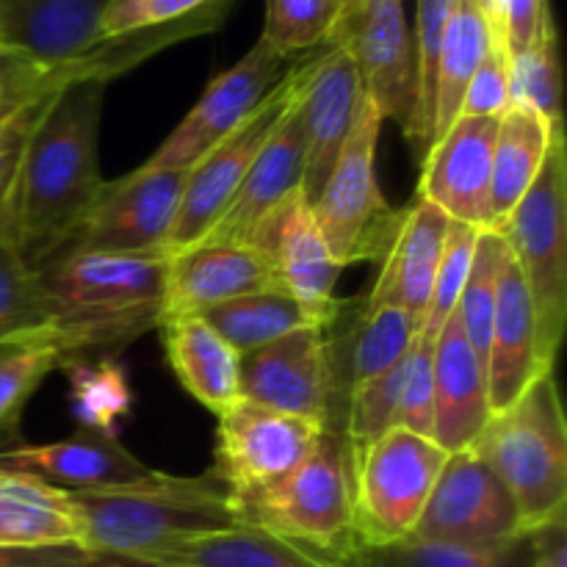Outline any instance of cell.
<instances>
[{
	"mask_svg": "<svg viewBox=\"0 0 567 567\" xmlns=\"http://www.w3.org/2000/svg\"><path fill=\"white\" fill-rule=\"evenodd\" d=\"M105 83H72L42 105L28 131L9 199L0 214V241L31 269L70 244L97 194L100 122Z\"/></svg>",
	"mask_w": 567,
	"mask_h": 567,
	"instance_id": "obj_1",
	"label": "cell"
},
{
	"mask_svg": "<svg viewBox=\"0 0 567 567\" xmlns=\"http://www.w3.org/2000/svg\"><path fill=\"white\" fill-rule=\"evenodd\" d=\"M166 252H111L64 247L37 269L53 308L48 336L66 365L89 354L114 352L158 330L164 305Z\"/></svg>",
	"mask_w": 567,
	"mask_h": 567,
	"instance_id": "obj_2",
	"label": "cell"
},
{
	"mask_svg": "<svg viewBox=\"0 0 567 567\" xmlns=\"http://www.w3.org/2000/svg\"><path fill=\"white\" fill-rule=\"evenodd\" d=\"M66 504L78 543L100 559H142L186 537L244 524L230 487L214 471L199 476L155 471L136 485L66 493Z\"/></svg>",
	"mask_w": 567,
	"mask_h": 567,
	"instance_id": "obj_3",
	"label": "cell"
},
{
	"mask_svg": "<svg viewBox=\"0 0 567 567\" xmlns=\"http://www.w3.org/2000/svg\"><path fill=\"white\" fill-rule=\"evenodd\" d=\"M471 449L513 493L526 537L565 518L567 424L554 371L537 377L502 413H493Z\"/></svg>",
	"mask_w": 567,
	"mask_h": 567,
	"instance_id": "obj_4",
	"label": "cell"
},
{
	"mask_svg": "<svg viewBox=\"0 0 567 567\" xmlns=\"http://www.w3.org/2000/svg\"><path fill=\"white\" fill-rule=\"evenodd\" d=\"M236 509L244 524L352 557L360 548L354 535L352 449L343 435L324 430L291 474L266 491L236 498Z\"/></svg>",
	"mask_w": 567,
	"mask_h": 567,
	"instance_id": "obj_5",
	"label": "cell"
},
{
	"mask_svg": "<svg viewBox=\"0 0 567 567\" xmlns=\"http://www.w3.org/2000/svg\"><path fill=\"white\" fill-rule=\"evenodd\" d=\"M496 233L507 241L529 288L537 327V354L554 371L567 321V150L554 138L540 175Z\"/></svg>",
	"mask_w": 567,
	"mask_h": 567,
	"instance_id": "obj_6",
	"label": "cell"
},
{
	"mask_svg": "<svg viewBox=\"0 0 567 567\" xmlns=\"http://www.w3.org/2000/svg\"><path fill=\"white\" fill-rule=\"evenodd\" d=\"M382 114L369 94H360L358 116L347 144L310 203L313 219L341 269L354 264H380L391 247L402 208H393L377 181V142Z\"/></svg>",
	"mask_w": 567,
	"mask_h": 567,
	"instance_id": "obj_7",
	"label": "cell"
},
{
	"mask_svg": "<svg viewBox=\"0 0 567 567\" xmlns=\"http://www.w3.org/2000/svg\"><path fill=\"white\" fill-rule=\"evenodd\" d=\"M449 454L415 432H391L352 457L354 535L365 548L413 537Z\"/></svg>",
	"mask_w": 567,
	"mask_h": 567,
	"instance_id": "obj_8",
	"label": "cell"
},
{
	"mask_svg": "<svg viewBox=\"0 0 567 567\" xmlns=\"http://www.w3.org/2000/svg\"><path fill=\"white\" fill-rule=\"evenodd\" d=\"M327 44L354 61L363 92L374 100L382 120H393L408 136L415 109V64L404 0H341Z\"/></svg>",
	"mask_w": 567,
	"mask_h": 567,
	"instance_id": "obj_9",
	"label": "cell"
},
{
	"mask_svg": "<svg viewBox=\"0 0 567 567\" xmlns=\"http://www.w3.org/2000/svg\"><path fill=\"white\" fill-rule=\"evenodd\" d=\"M524 537L518 504L491 465L474 449L449 454L413 540L487 548Z\"/></svg>",
	"mask_w": 567,
	"mask_h": 567,
	"instance_id": "obj_10",
	"label": "cell"
},
{
	"mask_svg": "<svg viewBox=\"0 0 567 567\" xmlns=\"http://www.w3.org/2000/svg\"><path fill=\"white\" fill-rule=\"evenodd\" d=\"M188 169H138L100 183L66 247L166 252Z\"/></svg>",
	"mask_w": 567,
	"mask_h": 567,
	"instance_id": "obj_11",
	"label": "cell"
},
{
	"mask_svg": "<svg viewBox=\"0 0 567 567\" xmlns=\"http://www.w3.org/2000/svg\"><path fill=\"white\" fill-rule=\"evenodd\" d=\"M214 474L233 498L271 487L310 454L324 426L238 399L216 415Z\"/></svg>",
	"mask_w": 567,
	"mask_h": 567,
	"instance_id": "obj_12",
	"label": "cell"
},
{
	"mask_svg": "<svg viewBox=\"0 0 567 567\" xmlns=\"http://www.w3.org/2000/svg\"><path fill=\"white\" fill-rule=\"evenodd\" d=\"M293 94V61L280 78L275 89L264 97V103L236 127L227 138H221L208 155L197 161L186 172L181 208H177L175 225H172L166 255H177L194 247L205 233L214 227L221 210L233 199L236 188L241 186L244 175L249 172L252 161L258 158L260 147L271 136L275 125L280 122L288 100Z\"/></svg>",
	"mask_w": 567,
	"mask_h": 567,
	"instance_id": "obj_13",
	"label": "cell"
},
{
	"mask_svg": "<svg viewBox=\"0 0 567 567\" xmlns=\"http://www.w3.org/2000/svg\"><path fill=\"white\" fill-rule=\"evenodd\" d=\"M293 59L271 50L264 39L249 48L238 64L216 75L183 116L181 125L144 161L147 169H192L221 138L230 136L280 83Z\"/></svg>",
	"mask_w": 567,
	"mask_h": 567,
	"instance_id": "obj_14",
	"label": "cell"
},
{
	"mask_svg": "<svg viewBox=\"0 0 567 567\" xmlns=\"http://www.w3.org/2000/svg\"><path fill=\"white\" fill-rule=\"evenodd\" d=\"M360 72L341 48L324 44L297 59V105L305 138L302 194L313 203L324 188L358 116Z\"/></svg>",
	"mask_w": 567,
	"mask_h": 567,
	"instance_id": "obj_15",
	"label": "cell"
},
{
	"mask_svg": "<svg viewBox=\"0 0 567 567\" xmlns=\"http://www.w3.org/2000/svg\"><path fill=\"white\" fill-rule=\"evenodd\" d=\"M421 321L393 305H371L365 297L338 299L332 319L324 324L327 363H330L332 415L327 430L338 432L349 393L363 382L396 369L408 358Z\"/></svg>",
	"mask_w": 567,
	"mask_h": 567,
	"instance_id": "obj_16",
	"label": "cell"
},
{
	"mask_svg": "<svg viewBox=\"0 0 567 567\" xmlns=\"http://www.w3.org/2000/svg\"><path fill=\"white\" fill-rule=\"evenodd\" d=\"M238 391L247 402L308 419L327 430L332 415V385L324 324L297 330L241 354Z\"/></svg>",
	"mask_w": 567,
	"mask_h": 567,
	"instance_id": "obj_17",
	"label": "cell"
},
{
	"mask_svg": "<svg viewBox=\"0 0 567 567\" xmlns=\"http://www.w3.org/2000/svg\"><path fill=\"white\" fill-rule=\"evenodd\" d=\"M498 120L457 116L421 158L419 197L452 221L491 230V172Z\"/></svg>",
	"mask_w": 567,
	"mask_h": 567,
	"instance_id": "obj_18",
	"label": "cell"
},
{
	"mask_svg": "<svg viewBox=\"0 0 567 567\" xmlns=\"http://www.w3.org/2000/svg\"><path fill=\"white\" fill-rule=\"evenodd\" d=\"M297 59H293V94L282 111L280 122L260 147L258 158L252 161L227 208L221 210L214 227L197 244L249 247L266 216L280 208L288 197L302 192L305 138L297 105Z\"/></svg>",
	"mask_w": 567,
	"mask_h": 567,
	"instance_id": "obj_19",
	"label": "cell"
},
{
	"mask_svg": "<svg viewBox=\"0 0 567 567\" xmlns=\"http://www.w3.org/2000/svg\"><path fill=\"white\" fill-rule=\"evenodd\" d=\"M260 291H280L260 249L194 244L169 258L161 321L177 316H203L230 299Z\"/></svg>",
	"mask_w": 567,
	"mask_h": 567,
	"instance_id": "obj_20",
	"label": "cell"
},
{
	"mask_svg": "<svg viewBox=\"0 0 567 567\" xmlns=\"http://www.w3.org/2000/svg\"><path fill=\"white\" fill-rule=\"evenodd\" d=\"M109 0H0V59L48 70L100 42Z\"/></svg>",
	"mask_w": 567,
	"mask_h": 567,
	"instance_id": "obj_21",
	"label": "cell"
},
{
	"mask_svg": "<svg viewBox=\"0 0 567 567\" xmlns=\"http://www.w3.org/2000/svg\"><path fill=\"white\" fill-rule=\"evenodd\" d=\"M249 247L266 255L280 291L310 308H336V286L343 269L332 258L302 192L266 216Z\"/></svg>",
	"mask_w": 567,
	"mask_h": 567,
	"instance_id": "obj_22",
	"label": "cell"
},
{
	"mask_svg": "<svg viewBox=\"0 0 567 567\" xmlns=\"http://www.w3.org/2000/svg\"><path fill=\"white\" fill-rule=\"evenodd\" d=\"M0 468L53 485L66 493L111 491L150 480L153 468L133 457L114 435L81 430L55 443H20L0 452Z\"/></svg>",
	"mask_w": 567,
	"mask_h": 567,
	"instance_id": "obj_23",
	"label": "cell"
},
{
	"mask_svg": "<svg viewBox=\"0 0 567 567\" xmlns=\"http://www.w3.org/2000/svg\"><path fill=\"white\" fill-rule=\"evenodd\" d=\"M103 567H352V557L321 551L255 524L186 537L142 559H103Z\"/></svg>",
	"mask_w": 567,
	"mask_h": 567,
	"instance_id": "obj_24",
	"label": "cell"
},
{
	"mask_svg": "<svg viewBox=\"0 0 567 567\" xmlns=\"http://www.w3.org/2000/svg\"><path fill=\"white\" fill-rule=\"evenodd\" d=\"M446 230L449 216L419 194L408 205H402V221L385 258L380 260V275L374 286L363 291L365 302L402 308L424 324Z\"/></svg>",
	"mask_w": 567,
	"mask_h": 567,
	"instance_id": "obj_25",
	"label": "cell"
},
{
	"mask_svg": "<svg viewBox=\"0 0 567 567\" xmlns=\"http://www.w3.org/2000/svg\"><path fill=\"white\" fill-rule=\"evenodd\" d=\"M432 374H435L432 441L446 454L471 449L480 441L493 413L487 399V374L460 327L457 310L449 316L435 338Z\"/></svg>",
	"mask_w": 567,
	"mask_h": 567,
	"instance_id": "obj_26",
	"label": "cell"
},
{
	"mask_svg": "<svg viewBox=\"0 0 567 567\" xmlns=\"http://www.w3.org/2000/svg\"><path fill=\"white\" fill-rule=\"evenodd\" d=\"M546 371L537 354V327L529 288L507 247L502 275H498L496 319H493L491 349H487L491 413H502L504 408H509Z\"/></svg>",
	"mask_w": 567,
	"mask_h": 567,
	"instance_id": "obj_27",
	"label": "cell"
},
{
	"mask_svg": "<svg viewBox=\"0 0 567 567\" xmlns=\"http://www.w3.org/2000/svg\"><path fill=\"white\" fill-rule=\"evenodd\" d=\"M164 341L166 363L175 371L177 382L186 388L214 415L241 399L238 391V371L241 354L203 319V316H177L158 324Z\"/></svg>",
	"mask_w": 567,
	"mask_h": 567,
	"instance_id": "obj_28",
	"label": "cell"
},
{
	"mask_svg": "<svg viewBox=\"0 0 567 567\" xmlns=\"http://www.w3.org/2000/svg\"><path fill=\"white\" fill-rule=\"evenodd\" d=\"M559 133H565L563 125H551L526 109H507L498 116L491 172V230H498L529 192Z\"/></svg>",
	"mask_w": 567,
	"mask_h": 567,
	"instance_id": "obj_29",
	"label": "cell"
},
{
	"mask_svg": "<svg viewBox=\"0 0 567 567\" xmlns=\"http://www.w3.org/2000/svg\"><path fill=\"white\" fill-rule=\"evenodd\" d=\"M0 546H81L66 493L33 476L0 471Z\"/></svg>",
	"mask_w": 567,
	"mask_h": 567,
	"instance_id": "obj_30",
	"label": "cell"
},
{
	"mask_svg": "<svg viewBox=\"0 0 567 567\" xmlns=\"http://www.w3.org/2000/svg\"><path fill=\"white\" fill-rule=\"evenodd\" d=\"M338 308V302H336ZM336 308L319 310L299 302L286 291H260L247 297L230 299V302L210 308L203 319L236 349L238 354H247L252 349L266 347L271 341L291 336L308 327H321L332 319Z\"/></svg>",
	"mask_w": 567,
	"mask_h": 567,
	"instance_id": "obj_31",
	"label": "cell"
},
{
	"mask_svg": "<svg viewBox=\"0 0 567 567\" xmlns=\"http://www.w3.org/2000/svg\"><path fill=\"white\" fill-rule=\"evenodd\" d=\"M493 42V22L482 0H460L443 39L437 64L435 114H432V142L449 131L463 111L465 89L485 61Z\"/></svg>",
	"mask_w": 567,
	"mask_h": 567,
	"instance_id": "obj_32",
	"label": "cell"
},
{
	"mask_svg": "<svg viewBox=\"0 0 567 567\" xmlns=\"http://www.w3.org/2000/svg\"><path fill=\"white\" fill-rule=\"evenodd\" d=\"M529 537L487 548L410 537L391 546H360L352 554V567H529Z\"/></svg>",
	"mask_w": 567,
	"mask_h": 567,
	"instance_id": "obj_33",
	"label": "cell"
},
{
	"mask_svg": "<svg viewBox=\"0 0 567 567\" xmlns=\"http://www.w3.org/2000/svg\"><path fill=\"white\" fill-rule=\"evenodd\" d=\"M460 0H415L413 25V64H415V109L408 142L424 158L432 144V114H435L437 64H441L443 39Z\"/></svg>",
	"mask_w": 567,
	"mask_h": 567,
	"instance_id": "obj_34",
	"label": "cell"
},
{
	"mask_svg": "<svg viewBox=\"0 0 567 567\" xmlns=\"http://www.w3.org/2000/svg\"><path fill=\"white\" fill-rule=\"evenodd\" d=\"M55 369H66V354L48 332L0 343V437L14 435L28 399Z\"/></svg>",
	"mask_w": 567,
	"mask_h": 567,
	"instance_id": "obj_35",
	"label": "cell"
},
{
	"mask_svg": "<svg viewBox=\"0 0 567 567\" xmlns=\"http://www.w3.org/2000/svg\"><path fill=\"white\" fill-rule=\"evenodd\" d=\"M66 371H70V404L81 430L116 437V426L127 419L133 404L122 365L111 358H97L94 363L75 360L66 365Z\"/></svg>",
	"mask_w": 567,
	"mask_h": 567,
	"instance_id": "obj_36",
	"label": "cell"
},
{
	"mask_svg": "<svg viewBox=\"0 0 567 567\" xmlns=\"http://www.w3.org/2000/svg\"><path fill=\"white\" fill-rule=\"evenodd\" d=\"M507 241L502 233L482 230L476 241L474 260H471L468 280L457 302V319L474 349L476 360L487 374V349H491L493 319H496V297H498V275H502Z\"/></svg>",
	"mask_w": 567,
	"mask_h": 567,
	"instance_id": "obj_37",
	"label": "cell"
},
{
	"mask_svg": "<svg viewBox=\"0 0 567 567\" xmlns=\"http://www.w3.org/2000/svg\"><path fill=\"white\" fill-rule=\"evenodd\" d=\"M509 109H526L551 125H563V75H559L554 22L520 53L509 55Z\"/></svg>",
	"mask_w": 567,
	"mask_h": 567,
	"instance_id": "obj_38",
	"label": "cell"
},
{
	"mask_svg": "<svg viewBox=\"0 0 567 567\" xmlns=\"http://www.w3.org/2000/svg\"><path fill=\"white\" fill-rule=\"evenodd\" d=\"M53 324V308L37 269L0 241V343L42 336Z\"/></svg>",
	"mask_w": 567,
	"mask_h": 567,
	"instance_id": "obj_39",
	"label": "cell"
},
{
	"mask_svg": "<svg viewBox=\"0 0 567 567\" xmlns=\"http://www.w3.org/2000/svg\"><path fill=\"white\" fill-rule=\"evenodd\" d=\"M338 0H266L264 39L280 55L297 59L324 48L338 20Z\"/></svg>",
	"mask_w": 567,
	"mask_h": 567,
	"instance_id": "obj_40",
	"label": "cell"
},
{
	"mask_svg": "<svg viewBox=\"0 0 567 567\" xmlns=\"http://www.w3.org/2000/svg\"><path fill=\"white\" fill-rule=\"evenodd\" d=\"M402 365L404 360L396 369L363 382L349 393L341 424H338V435H343V441L349 443L352 457L396 426L399 396H402Z\"/></svg>",
	"mask_w": 567,
	"mask_h": 567,
	"instance_id": "obj_41",
	"label": "cell"
},
{
	"mask_svg": "<svg viewBox=\"0 0 567 567\" xmlns=\"http://www.w3.org/2000/svg\"><path fill=\"white\" fill-rule=\"evenodd\" d=\"M480 233L482 230H476V227L449 219L441 266H437L435 286H432V299L424 316V327H421L426 336L437 338V332H441V327L446 324L449 316L457 310L460 293H463L465 280H468L471 260H474V249H476V241H480Z\"/></svg>",
	"mask_w": 567,
	"mask_h": 567,
	"instance_id": "obj_42",
	"label": "cell"
},
{
	"mask_svg": "<svg viewBox=\"0 0 567 567\" xmlns=\"http://www.w3.org/2000/svg\"><path fill=\"white\" fill-rule=\"evenodd\" d=\"M435 338L424 330L415 336L408 358L402 365V396H399V430L415 432L432 441V424H435Z\"/></svg>",
	"mask_w": 567,
	"mask_h": 567,
	"instance_id": "obj_43",
	"label": "cell"
},
{
	"mask_svg": "<svg viewBox=\"0 0 567 567\" xmlns=\"http://www.w3.org/2000/svg\"><path fill=\"white\" fill-rule=\"evenodd\" d=\"M509 109V55L502 37L493 28V42L487 48L485 61L480 64L476 75L471 78L463 97L460 116H498Z\"/></svg>",
	"mask_w": 567,
	"mask_h": 567,
	"instance_id": "obj_44",
	"label": "cell"
},
{
	"mask_svg": "<svg viewBox=\"0 0 567 567\" xmlns=\"http://www.w3.org/2000/svg\"><path fill=\"white\" fill-rule=\"evenodd\" d=\"M208 0H109L100 17V37L142 31V28L166 25L192 14Z\"/></svg>",
	"mask_w": 567,
	"mask_h": 567,
	"instance_id": "obj_45",
	"label": "cell"
},
{
	"mask_svg": "<svg viewBox=\"0 0 567 567\" xmlns=\"http://www.w3.org/2000/svg\"><path fill=\"white\" fill-rule=\"evenodd\" d=\"M546 25H551L548 0H502L498 37L507 48V55L529 48Z\"/></svg>",
	"mask_w": 567,
	"mask_h": 567,
	"instance_id": "obj_46",
	"label": "cell"
},
{
	"mask_svg": "<svg viewBox=\"0 0 567 567\" xmlns=\"http://www.w3.org/2000/svg\"><path fill=\"white\" fill-rule=\"evenodd\" d=\"M42 105L44 103L22 105V109H17L14 114H9L0 122V214H3L6 199H9L11 183H14L17 175V164H20L22 147H25L28 131H31L33 120H37V114L42 111Z\"/></svg>",
	"mask_w": 567,
	"mask_h": 567,
	"instance_id": "obj_47",
	"label": "cell"
},
{
	"mask_svg": "<svg viewBox=\"0 0 567 567\" xmlns=\"http://www.w3.org/2000/svg\"><path fill=\"white\" fill-rule=\"evenodd\" d=\"M0 567H103L83 546H0Z\"/></svg>",
	"mask_w": 567,
	"mask_h": 567,
	"instance_id": "obj_48",
	"label": "cell"
},
{
	"mask_svg": "<svg viewBox=\"0 0 567 567\" xmlns=\"http://www.w3.org/2000/svg\"><path fill=\"white\" fill-rule=\"evenodd\" d=\"M338 3H341V0H338Z\"/></svg>",
	"mask_w": 567,
	"mask_h": 567,
	"instance_id": "obj_49",
	"label": "cell"
},
{
	"mask_svg": "<svg viewBox=\"0 0 567 567\" xmlns=\"http://www.w3.org/2000/svg\"><path fill=\"white\" fill-rule=\"evenodd\" d=\"M0 471H3V468H0Z\"/></svg>",
	"mask_w": 567,
	"mask_h": 567,
	"instance_id": "obj_50",
	"label": "cell"
}]
</instances>
